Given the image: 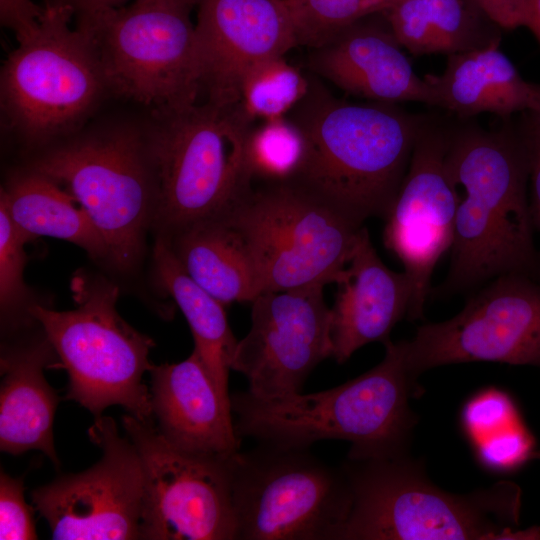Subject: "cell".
Returning a JSON list of instances; mask_svg holds the SVG:
<instances>
[{
	"mask_svg": "<svg viewBox=\"0 0 540 540\" xmlns=\"http://www.w3.org/2000/svg\"><path fill=\"white\" fill-rule=\"evenodd\" d=\"M450 173L465 195L458 205L444 281L430 296L470 294L495 277L540 268L528 199L529 151L521 131L452 126Z\"/></svg>",
	"mask_w": 540,
	"mask_h": 540,
	"instance_id": "1",
	"label": "cell"
},
{
	"mask_svg": "<svg viewBox=\"0 0 540 540\" xmlns=\"http://www.w3.org/2000/svg\"><path fill=\"white\" fill-rule=\"evenodd\" d=\"M301 130L304 155L293 179L358 225L384 218L407 172L425 115L397 104L351 103L310 79L287 115Z\"/></svg>",
	"mask_w": 540,
	"mask_h": 540,
	"instance_id": "2",
	"label": "cell"
},
{
	"mask_svg": "<svg viewBox=\"0 0 540 540\" xmlns=\"http://www.w3.org/2000/svg\"><path fill=\"white\" fill-rule=\"evenodd\" d=\"M384 347L380 363L331 389L272 399L247 390L231 393L237 434L299 449L322 440L347 441L352 460L407 454L417 423L409 400L423 390L407 369L403 340Z\"/></svg>",
	"mask_w": 540,
	"mask_h": 540,
	"instance_id": "3",
	"label": "cell"
},
{
	"mask_svg": "<svg viewBox=\"0 0 540 540\" xmlns=\"http://www.w3.org/2000/svg\"><path fill=\"white\" fill-rule=\"evenodd\" d=\"M341 467L352 496L341 540L540 539V527L520 528L521 489L514 482L450 493L408 453L346 458Z\"/></svg>",
	"mask_w": 540,
	"mask_h": 540,
	"instance_id": "4",
	"label": "cell"
},
{
	"mask_svg": "<svg viewBox=\"0 0 540 540\" xmlns=\"http://www.w3.org/2000/svg\"><path fill=\"white\" fill-rule=\"evenodd\" d=\"M254 120L241 104L209 101L153 110L146 132L157 196L153 226L169 237L224 215L250 189L248 141Z\"/></svg>",
	"mask_w": 540,
	"mask_h": 540,
	"instance_id": "5",
	"label": "cell"
},
{
	"mask_svg": "<svg viewBox=\"0 0 540 540\" xmlns=\"http://www.w3.org/2000/svg\"><path fill=\"white\" fill-rule=\"evenodd\" d=\"M43 7L0 73L3 124L31 147L73 136L110 92L91 33L70 26L69 7Z\"/></svg>",
	"mask_w": 540,
	"mask_h": 540,
	"instance_id": "6",
	"label": "cell"
},
{
	"mask_svg": "<svg viewBox=\"0 0 540 540\" xmlns=\"http://www.w3.org/2000/svg\"><path fill=\"white\" fill-rule=\"evenodd\" d=\"M76 307L56 311L32 304L36 320L66 370L69 382L65 398L88 409L95 418L112 405L123 406L139 420H152L151 393L143 375L154 341L127 324L119 315L117 285L104 278L75 277L72 281Z\"/></svg>",
	"mask_w": 540,
	"mask_h": 540,
	"instance_id": "7",
	"label": "cell"
},
{
	"mask_svg": "<svg viewBox=\"0 0 540 540\" xmlns=\"http://www.w3.org/2000/svg\"><path fill=\"white\" fill-rule=\"evenodd\" d=\"M57 182L85 209L116 269L140 262L153 218L157 181L147 134L132 126L69 138L30 165Z\"/></svg>",
	"mask_w": 540,
	"mask_h": 540,
	"instance_id": "8",
	"label": "cell"
},
{
	"mask_svg": "<svg viewBox=\"0 0 540 540\" xmlns=\"http://www.w3.org/2000/svg\"><path fill=\"white\" fill-rule=\"evenodd\" d=\"M222 217L248 246L262 292L335 283L364 226L293 181H253Z\"/></svg>",
	"mask_w": 540,
	"mask_h": 540,
	"instance_id": "9",
	"label": "cell"
},
{
	"mask_svg": "<svg viewBox=\"0 0 540 540\" xmlns=\"http://www.w3.org/2000/svg\"><path fill=\"white\" fill-rule=\"evenodd\" d=\"M229 467L236 540H341L352 499L341 466L258 443Z\"/></svg>",
	"mask_w": 540,
	"mask_h": 540,
	"instance_id": "10",
	"label": "cell"
},
{
	"mask_svg": "<svg viewBox=\"0 0 540 540\" xmlns=\"http://www.w3.org/2000/svg\"><path fill=\"white\" fill-rule=\"evenodd\" d=\"M197 0H133L76 25L95 42L110 92L153 110L198 102Z\"/></svg>",
	"mask_w": 540,
	"mask_h": 540,
	"instance_id": "11",
	"label": "cell"
},
{
	"mask_svg": "<svg viewBox=\"0 0 540 540\" xmlns=\"http://www.w3.org/2000/svg\"><path fill=\"white\" fill-rule=\"evenodd\" d=\"M410 375L465 362L540 367V268L499 275L468 295L454 317L403 340Z\"/></svg>",
	"mask_w": 540,
	"mask_h": 540,
	"instance_id": "12",
	"label": "cell"
},
{
	"mask_svg": "<svg viewBox=\"0 0 540 540\" xmlns=\"http://www.w3.org/2000/svg\"><path fill=\"white\" fill-rule=\"evenodd\" d=\"M123 427L141 457L144 498L140 539L236 540L230 457L193 454L170 444L131 414Z\"/></svg>",
	"mask_w": 540,
	"mask_h": 540,
	"instance_id": "13",
	"label": "cell"
},
{
	"mask_svg": "<svg viewBox=\"0 0 540 540\" xmlns=\"http://www.w3.org/2000/svg\"><path fill=\"white\" fill-rule=\"evenodd\" d=\"M88 434L102 451L100 460L34 489L32 502L52 539H140L144 470L138 450L110 417L95 418Z\"/></svg>",
	"mask_w": 540,
	"mask_h": 540,
	"instance_id": "14",
	"label": "cell"
},
{
	"mask_svg": "<svg viewBox=\"0 0 540 540\" xmlns=\"http://www.w3.org/2000/svg\"><path fill=\"white\" fill-rule=\"evenodd\" d=\"M452 125L425 116L407 172L384 216L383 242L412 283L409 320L421 319L438 261L451 250L461 197L448 164Z\"/></svg>",
	"mask_w": 540,
	"mask_h": 540,
	"instance_id": "15",
	"label": "cell"
},
{
	"mask_svg": "<svg viewBox=\"0 0 540 540\" xmlns=\"http://www.w3.org/2000/svg\"><path fill=\"white\" fill-rule=\"evenodd\" d=\"M323 285L266 291L252 302L251 326L238 341L231 370L260 399L302 392L311 372L332 355L331 311Z\"/></svg>",
	"mask_w": 540,
	"mask_h": 540,
	"instance_id": "16",
	"label": "cell"
},
{
	"mask_svg": "<svg viewBox=\"0 0 540 540\" xmlns=\"http://www.w3.org/2000/svg\"><path fill=\"white\" fill-rule=\"evenodd\" d=\"M201 92L218 106L240 103L247 74L297 45L286 0H197Z\"/></svg>",
	"mask_w": 540,
	"mask_h": 540,
	"instance_id": "17",
	"label": "cell"
},
{
	"mask_svg": "<svg viewBox=\"0 0 540 540\" xmlns=\"http://www.w3.org/2000/svg\"><path fill=\"white\" fill-rule=\"evenodd\" d=\"M403 49L384 14L377 12L311 48L308 64L315 74L351 95L435 107L432 87L415 73Z\"/></svg>",
	"mask_w": 540,
	"mask_h": 540,
	"instance_id": "18",
	"label": "cell"
},
{
	"mask_svg": "<svg viewBox=\"0 0 540 540\" xmlns=\"http://www.w3.org/2000/svg\"><path fill=\"white\" fill-rule=\"evenodd\" d=\"M149 373L152 415L170 444L189 453L225 458L240 450L230 400L195 350L181 362L153 365Z\"/></svg>",
	"mask_w": 540,
	"mask_h": 540,
	"instance_id": "19",
	"label": "cell"
},
{
	"mask_svg": "<svg viewBox=\"0 0 540 540\" xmlns=\"http://www.w3.org/2000/svg\"><path fill=\"white\" fill-rule=\"evenodd\" d=\"M331 311V357L339 364L372 342L383 345L394 326L407 318L412 301L408 274L388 268L362 227L352 255L335 282Z\"/></svg>",
	"mask_w": 540,
	"mask_h": 540,
	"instance_id": "20",
	"label": "cell"
},
{
	"mask_svg": "<svg viewBox=\"0 0 540 540\" xmlns=\"http://www.w3.org/2000/svg\"><path fill=\"white\" fill-rule=\"evenodd\" d=\"M0 363L1 451L40 450L58 467L53 422L60 399L44 376L45 368L57 367L58 357L41 326L36 335L6 345Z\"/></svg>",
	"mask_w": 540,
	"mask_h": 540,
	"instance_id": "21",
	"label": "cell"
},
{
	"mask_svg": "<svg viewBox=\"0 0 540 540\" xmlns=\"http://www.w3.org/2000/svg\"><path fill=\"white\" fill-rule=\"evenodd\" d=\"M424 79L434 91L435 107L462 120L481 113L509 118L539 106L540 85L524 80L499 44L448 55L443 72Z\"/></svg>",
	"mask_w": 540,
	"mask_h": 540,
	"instance_id": "22",
	"label": "cell"
},
{
	"mask_svg": "<svg viewBox=\"0 0 540 540\" xmlns=\"http://www.w3.org/2000/svg\"><path fill=\"white\" fill-rule=\"evenodd\" d=\"M167 238L187 274L224 306L251 303L262 293L253 256L224 217L192 223Z\"/></svg>",
	"mask_w": 540,
	"mask_h": 540,
	"instance_id": "23",
	"label": "cell"
},
{
	"mask_svg": "<svg viewBox=\"0 0 540 540\" xmlns=\"http://www.w3.org/2000/svg\"><path fill=\"white\" fill-rule=\"evenodd\" d=\"M382 13L414 56H448L501 41L502 29L475 0H387Z\"/></svg>",
	"mask_w": 540,
	"mask_h": 540,
	"instance_id": "24",
	"label": "cell"
},
{
	"mask_svg": "<svg viewBox=\"0 0 540 540\" xmlns=\"http://www.w3.org/2000/svg\"><path fill=\"white\" fill-rule=\"evenodd\" d=\"M13 223L34 239L47 236L81 247L95 261L108 262V246L78 201L57 182L28 169L0 191Z\"/></svg>",
	"mask_w": 540,
	"mask_h": 540,
	"instance_id": "25",
	"label": "cell"
},
{
	"mask_svg": "<svg viewBox=\"0 0 540 540\" xmlns=\"http://www.w3.org/2000/svg\"><path fill=\"white\" fill-rule=\"evenodd\" d=\"M152 254L158 286L180 308L192 332L194 350L221 394L230 400L228 378L238 341L224 305L187 274L167 237L157 234Z\"/></svg>",
	"mask_w": 540,
	"mask_h": 540,
	"instance_id": "26",
	"label": "cell"
},
{
	"mask_svg": "<svg viewBox=\"0 0 540 540\" xmlns=\"http://www.w3.org/2000/svg\"><path fill=\"white\" fill-rule=\"evenodd\" d=\"M310 79L284 56L254 67L240 89V104L254 121L286 117L307 94Z\"/></svg>",
	"mask_w": 540,
	"mask_h": 540,
	"instance_id": "27",
	"label": "cell"
},
{
	"mask_svg": "<svg viewBox=\"0 0 540 540\" xmlns=\"http://www.w3.org/2000/svg\"><path fill=\"white\" fill-rule=\"evenodd\" d=\"M304 155V138L288 117L254 125L248 141V162L253 181L281 182L294 178Z\"/></svg>",
	"mask_w": 540,
	"mask_h": 540,
	"instance_id": "28",
	"label": "cell"
},
{
	"mask_svg": "<svg viewBox=\"0 0 540 540\" xmlns=\"http://www.w3.org/2000/svg\"><path fill=\"white\" fill-rule=\"evenodd\" d=\"M387 0H286L297 45L315 48L357 20L382 12Z\"/></svg>",
	"mask_w": 540,
	"mask_h": 540,
	"instance_id": "29",
	"label": "cell"
},
{
	"mask_svg": "<svg viewBox=\"0 0 540 540\" xmlns=\"http://www.w3.org/2000/svg\"><path fill=\"white\" fill-rule=\"evenodd\" d=\"M35 240L20 230L11 220L5 206L0 203V307L2 326L11 331L30 324V294L24 282L27 255L25 244ZM32 318V317H31ZM33 319V318H32Z\"/></svg>",
	"mask_w": 540,
	"mask_h": 540,
	"instance_id": "30",
	"label": "cell"
},
{
	"mask_svg": "<svg viewBox=\"0 0 540 540\" xmlns=\"http://www.w3.org/2000/svg\"><path fill=\"white\" fill-rule=\"evenodd\" d=\"M524 422L515 402L502 390L489 387L463 405L460 425L471 447Z\"/></svg>",
	"mask_w": 540,
	"mask_h": 540,
	"instance_id": "31",
	"label": "cell"
},
{
	"mask_svg": "<svg viewBox=\"0 0 540 540\" xmlns=\"http://www.w3.org/2000/svg\"><path fill=\"white\" fill-rule=\"evenodd\" d=\"M477 462L493 473H510L532 460L535 438L525 422L472 447Z\"/></svg>",
	"mask_w": 540,
	"mask_h": 540,
	"instance_id": "32",
	"label": "cell"
},
{
	"mask_svg": "<svg viewBox=\"0 0 540 540\" xmlns=\"http://www.w3.org/2000/svg\"><path fill=\"white\" fill-rule=\"evenodd\" d=\"M32 507L24 499L22 478L0 474V539H37Z\"/></svg>",
	"mask_w": 540,
	"mask_h": 540,
	"instance_id": "33",
	"label": "cell"
},
{
	"mask_svg": "<svg viewBox=\"0 0 540 540\" xmlns=\"http://www.w3.org/2000/svg\"><path fill=\"white\" fill-rule=\"evenodd\" d=\"M43 11L32 0H0L1 25L15 33L18 43L35 33Z\"/></svg>",
	"mask_w": 540,
	"mask_h": 540,
	"instance_id": "34",
	"label": "cell"
},
{
	"mask_svg": "<svg viewBox=\"0 0 540 540\" xmlns=\"http://www.w3.org/2000/svg\"><path fill=\"white\" fill-rule=\"evenodd\" d=\"M528 116V115H527ZM521 133L529 151L531 210L535 228L540 230V127L528 116Z\"/></svg>",
	"mask_w": 540,
	"mask_h": 540,
	"instance_id": "35",
	"label": "cell"
},
{
	"mask_svg": "<svg viewBox=\"0 0 540 540\" xmlns=\"http://www.w3.org/2000/svg\"><path fill=\"white\" fill-rule=\"evenodd\" d=\"M486 15L502 30L524 26L527 0H475Z\"/></svg>",
	"mask_w": 540,
	"mask_h": 540,
	"instance_id": "36",
	"label": "cell"
},
{
	"mask_svg": "<svg viewBox=\"0 0 540 540\" xmlns=\"http://www.w3.org/2000/svg\"><path fill=\"white\" fill-rule=\"evenodd\" d=\"M133 0H45V2L69 7L76 25L87 23L112 9L123 7Z\"/></svg>",
	"mask_w": 540,
	"mask_h": 540,
	"instance_id": "37",
	"label": "cell"
},
{
	"mask_svg": "<svg viewBox=\"0 0 540 540\" xmlns=\"http://www.w3.org/2000/svg\"><path fill=\"white\" fill-rule=\"evenodd\" d=\"M529 29L540 43V0H527L524 26Z\"/></svg>",
	"mask_w": 540,
	"mask_h": 540,
	"instance_id": "38",
	"label": "cell"
},
{
	"mask_svg": "<svg viewBox=\"0 0 540 540\" xmlns=\"http://www.w3.org/2000/svg\"><path fill=\"white\" fill-rule=\"evenodd\" d=\"M527 115L540 127V100L538 109L535 112H527Z\"/></svg>",
	"mask_w": 540,
	"mask_h": 540,
	"instance_id": "39",
	"label": "cell"
},
{
	"mask_svg": "<svg viewBox=\"0 0 540 540\" xmlns=\"http://www.w3.org/2000/svg\"><path fill=\"white\" fill-rule=\"evenodd\" d=\"M533 459H540V450H535L532 456V460Z\"/></svg>",
	"mask_w": 540,
	"mask_h": 540,
	"instance_id": "40",
	"label": "cell"
}]
</instances>
